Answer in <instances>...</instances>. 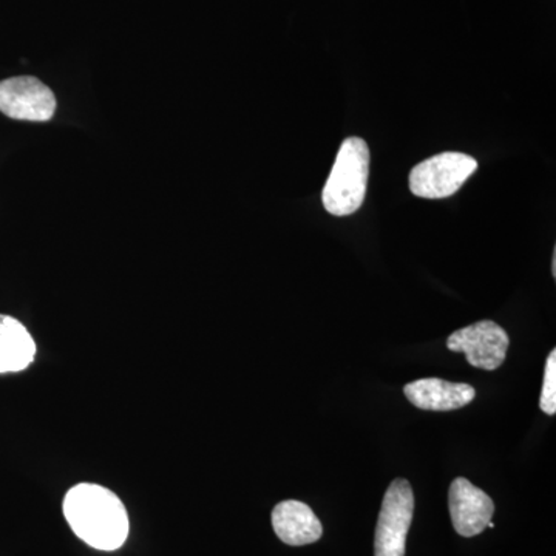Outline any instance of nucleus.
Listing matches in <instances>:
<instances>
[{"label": "nucleus", "mask_w": 556, "mask_h": 556, "mask_svg": "<svg viewBox=\"0 0 556 556\" xmlns=\"http://www.w3.org/2000/svg\"><path fill=\"white\" fill-rule=\"evenodd\" d=\"M276 535L288 546H306L324 535V527L309 506L289 500L277 504L273 510Z\"/></svg>", "instance_id": "1a4fd4ad"}, {"label": "nucleus", "mask_w": 556, "mask_h": 556, "mask_svg": "<svg viewBox=\"0 0 556 556\" xmlns=\"http://www.w3.org/2000/svg\"><path fill=\"white\" fill-rule=\"evenodd\" d=\"M369 149L365 139L351 137L340 146L321 200L329 214L348 217L357 212L367 195Z\"/></svg>", "instance_id": "f03ea898"}, {"label": "nucleus", "mask_w": 556, "mask_h": 556, "mask_svg": "<svg viewBox=\"0 0 556 556\" xmlns=\"http://www.w3.org/2000/svg\"><path fill=\"white\" fill-rule=\"evenodd\" d=\"M64 517L75 535L98 551H116L129 536L123 501L105 486L78 484L64 500Z\"/></svg>", "instance_id": "f257e3e1"}, {"label": "nucleus", "mask_w": 556, "mask_h": 556, "mask_svg": "<svg viewBox=\"0 0 556 556\" xmlns=\"http://www.w3.org/2000/svg\"><path fill=\"white\" fill-rule=\"evenodd\" d=\"M540 408L548 416H554L556 413V350H552L547 357Z\"/></svg>", "instance_id": "9b49d317"}, {"label": "nucleus", "mask_w": 556, "mask_h": 556, "mask_svg": "<svg viewBox=\"0 0 556 556\" xmlns=\"http://www.w3.org/2000/svg\"><path fill=\"white\" fill-rule=\"evenodd\" d=\"M552 276L556 277V251L554 252V260H552Z\"/></svg>", "instance_id": "f8f14e48"}, {"label": "nucleus", "mask_w": 556, "mask_h": 556, "mask_svg": "<svg viewBox=\"0 0 556 556\" xmlns=\"http://www.w3.org/2000/svg\"><path fill=\"white\" fill-rule=\"evenodd\" d=\"M478 170L473 156L459 152H444L413 167L409 190L419 199L441 200L455 195L468 178Z\"/></svg>", "instance_id": "7ed1b4c3"}, {"label": "nucleus", "mask_w": 556, "mask_h": 556, "mask_svg": "<svg viewBox=\"0 0 556 556\" xmlns=\"http://www.w3.org/2000/svg\"><path fill=\"white\" fill-rule=\"evenodd\" d=\"M0 112L13 119L43 123L53 118L56 98L33 76L10 78L0 83Z\"/></svg>", "instance_id": "423d86ee"}, {"label": "nucleus", "mask_w": 556, "mask_h": 556, "mask_svg": "<svg viewBox=\"0 0 556 556\" xmlns=\"http://www.w3.org/2000/svg\"><path fill=\"white\" fill-rule=\"evenodd\" d=\"M404 393L416 408L427 409V412H452V409L466 407L477 397L473 387L438 378L407 383Z\"/></svg>", "instance_id": "6e6552de"}, {"label": "nucleus", "mask_w": 556, "mask_h": 556, "mask_svg": "<svg viewBox=\"0 0 556 556\" xmlns=\"http://www.w3.org/2000/svg\"><path fill=\"white\" fill-rule=\"evenodd\" d=\"M448 506L453 527L466 538L481 535L495 514L492 497L466 478H456L450 485Z\"/></svg>", "instance_id": "0eeeda50"}, {"label": "nucleus", "mask_w": 556, "mask_h": 556, "mask_svg": "<svg viewBox=\"0 0 556 556\" xmlns=\"http://www.w3.org/2000/svg\"><path fill=\"white\" fill-rule=\"evenodd\" d=\"M36 356V343L20 320L0 316V375L28 368Z\"/></svg>", "instance_id": "9d476101"}, {"label": "nucleus", "mask_w": 556, "mask_h": 556, "mask_svg": "<svg viewBox=\"0 0 556 556\" xmlns=\"http://www.w3.org/2000/svg\"><path fill=\"white\" fill-rule=\"evenodd\" d=\"M510 339L506 329L492 320H482L463 329H457L447 340L453 353L466 354L468 364L475 368L493 371L504 364Z\"/></svg>", "instance_id": "39448f33"}, {"label": "nucleus", "mask_w": 556, "mask_h": 556, "mask_svg": "<svg viewBox=\"0 0 556 556\" xmlns=\"http://www.w3.org/2000/svg\"><path fill=\"white\" fill-rule=\"evenodd\" d=\"M415 514V495L407 479L388 486L376 527L375 556H405V543Z\"/></svg>", "instance_id": "20e7f679"}]
</instances>
